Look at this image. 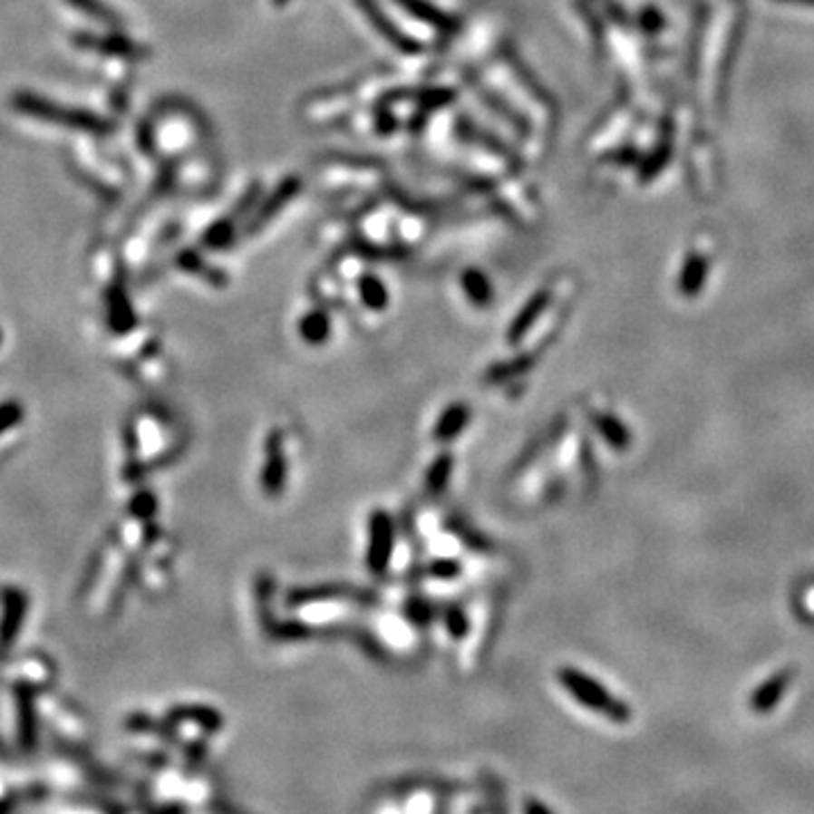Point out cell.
Segmentation results:
<instances>
[{"label": "cell", "mask_w": 814, "mask_h": 814, "mask_svg": "<svg viewBox=\"0 0 814 814\" xmlns=\"http://www.w3.org/2000/svg\"><path fill=\"white\" fill-rule=\"evenodd\" d=\"M702 281H703V267L699 263H690L688 267H685L683 278H681V292L688 296H694L699 292V287H702Z\"/></svg>", "instance_id": "21"}, {"label": "cell", "mask_w": 814, "mask_h": 814, "mask_svg": "<svg viewBox=\"0 0 814 814\" xmlns=\"http://www.w3.org/2000/svg\"><path fill=\"white\" fill-rule=\"evenodd\" d=\"M360 296L372 310H383L387 304V290L381 278L376 276H364L360 281Z\"/></svg>", "instance_id": "18"}, {"label": "cell", "mask_w": 814, "mask_h": 814, "mask_svg": "<svg viewBox=\"0 0 814 814\" xmlns=\"http://www.w3.org/2000/svg\"><path fill=\"white\" fill-rule=\"evenodd\" d=\"M466 421H469V412H466V407H461V405L448 407L437 425V437L439 439H455L457 434L461 432V428L466 425Z\"/></svg>", "instance_id": "16"}, {"label": "cell", "mask_w": 814, "mask_h": 814, "mask_svg": "<svg viewBox=\"0 0 814 814\" xmlns=\"http://www.w3.org/2000/svg\"><path fill=\"white\" fill-rule=\"evenodd\" d=\"M290 3V0H274V5H276V7H283V5H287Z\"/></svg>", "instance_id": "25"}, {"label": "cell", "mask_w": 814, "mask_h": 814, "mask_svg": "<svg viewBox=\"0 0 814 814\" xmlns=\"http://www.w3.org/2000/svg\"><path fill=\"white\" fill-rule=\"evenodd\" d=\"M461 287L473 304L484 305L487 301H491V283L480 269H466L461 276Z\"/></svg>", "instance_id": "15"}, {"label": "cell", "mask_w": 814, "mask_h": 814, "mask_svg": "<svg viewBox=\"0 0 814 814\" xmlns=\"http://www.w3.org/2000/svg\"><path fill=\"white\" fill-rule=\"evenodd\" d=\"M457 134H460L464 141H473V143L482 145L484 150H491V152L498 154V157L507 159V163H511V166H518L520 163L518 157H516L500 139H496V136L489 134V131L480 130L475 122H469L466 118H460V121H457Z\"/></svg>", "instance_id": "9"}, {"label": "cell", "mask_w": 814, "mask_h": 814, "mask_svg": "<svg viewBox=\"0 0 814 814\" xmlns=\"http://www.w3.org/2000/svg\"><path fill=\"white\" fill-rule=\"evenodd\" d=\"M21 419H23V407L18 403L9 401V403L0 405V434H3L5 430L14 428L16 423H21Z\"/></svg>", "instance_id": "22"}, {"label": "cell", "mask_w": 814, "mask_h": 814, "mask_svg": "<svg viewBox=\"0 0 814 814\" xmlns=\"http://www.w3.org/2000/svg\"><path fill=\"white\" fill-rule=\"evenodd\" d=\"M593 421H596V425L600 428L602 437L606 439V443H609V446L617 448V451H622V448L629 446L631 434L620 419H615V416H611V414H596V419Z\"/></svg>", "instance_id": "14"}, {"label": "cell", "mask_w": 814, "mask_h": 814, "mask_svg": "<svg viewBox=\"0 0 814 814\" xmlns=\"http://www.w3.org/2000/svg\"><path fill=\"white\" fill-rule=\"evenodd\" d=\"M372 546H369V566L372 570L381 573L385 570L387 561L392 555V541H394V528H392L390 516L378 511L372 518V537H369Z\"/></svg>", "instance_id": "6"}, {"label": "cell", "mask_w": 814, "mask_h": 814, "mask_svg": "<svg viewBox=\"0 0 814 814\" xmlns=\"http://www.w3.org/2000/svg\"><path fill=\"white\" fill-rule=\"evenodd\" d=\"M525 814H555V812H552L546 803L537 801V799H529V801L525 803Z\"/></svg>", "instance_id": "24"}, {"label": "cell", "mask_w": 814, "mask_h": 814, "mask_svg": "<svg viewBox=\"0 0 814 814\" xmlns=\"http://www.w3.org/2000/svg\"><path fill=\"white\" fill-rule=\"evenodd\" d=\"M355 5H358L360 12L369 18V23L381 32V36H385L394 48L403 50L405 54H419L421 50H423V45H421L419 41L410 39L396 23L390 21V16L378 7L376 0H355Z\"/></svg>", "instance_id": "4"}, {"label": "cell", "mask_w": 814, "mask_h": 814, "mask_svg": "<svg viewBox=\"0 0 814 814\" xmlns=\"http://www.w3.org/2000/svg\"><path fill=\"white\" fill-rule=\"evenodd\" d=\"M139 143H141V150H143L145 154H152L154 152V139H152V127L150 125H141V130H139Z\"/></svg>", "instance_id": "23"}, {"label": "cell", "mask_w": 814, "mask_h": 814, "mask_svg": "<svg viewBox=\"0 0 814 814\" xmlns=\"http://www.w3.org/2000/svg\"><path fill=\"white\" fill-rule=\"evenodd\" d=\"M557 679H559L561 688L570 694L577 703H582L584 708L593 712H600L602 717L611 720L613 724H626L631 720V708L629 703L622 702L620 697L611 694L605 688V683H600L597 679H593L586 672L577 670V667H559L557 672Z\"/></svg>", "instance_id": "2"}, {"label": "cell", "mask_w": 814, "mask_h": 814, "mask_svg": "<svg viewBox=\"0 0 814 814\" xmlns=\"http://www.w3.org/2000/svg\"><path fill=\"white\" fill-rule=\"evenodd\" d=\"M109 317H111V324L116 331H127L131 328V322H134V315H131V305L130 299L122 295L121 290L111 292V301H109Z\"/></svg>", "instance_id": "17"}, {"label": "cell", "mask_w": 814, "mask_h": 814, "mask_svg": "<svg viewBox=\"0 0 814 814\" xmlns=\"http://www.w3.org/2000/svg\"><path fill=\"white\" fill-rule=\"evenodd\" d=\"M231 240H233V218L224 219V222H215L204 236V245L213 247V249L227 247Z\"/></svg>", "instance_id": "20"}, {"label": "cell", "mask_w": 814, "mask_h": 814, "mask_svg": "<svg viewBox=\"0 0 814 814\" xmlns=\"http://www.w3.org/2000/svg\"><path fill=\"white\" fill-rule=\"evenodd\" d=\"M396 3H399L401 7L410 14V16H414L416 21L434 27V30H439L441 34H455V32L460 30V21H457V16L443 12L441 7L432 5L430 0H396Z\"/></svg>", "instance_id": "7"}, {"label": "cell", "mask_w": 814, "mask_h": 814, "mask_svg": "<svg viewBox=\"0 0 814 814\" xmlns=\"http://www.w3.org/2000/svg\"><path fill=\"white\" fill-rule=\"evenodd\" d=\"M473 84H475V89H478L480 100H482V102L487 104V107L491 109V111L496 113V116H500L502 121L509 122V125L514 127V130L518 131L520 136L528 134V131H529L528 130V121H525V118L520 116L518 111H514L509 102H505V100H502L500 95H496V93H491V91H489V89H484V86L480 84L478 80H473Z\"/></svg>", "instance_id": "11"}, {"label": "cell", "mask_w": 814, "mask_h": 814, "mask_svg": "<svg viewBox=\"0 0 814 814\" xmlns=\"http://www.w3.org/2000/svg\"><path fill=\"white\" fill-rule=\"evenodd\" d=\"M3 625H0V640L5 644L12 643V638L16 635V631L21 629V622L23 615H25L27 609V597L23 591H16V588H7L3 597Z\"/></svg>", "instance_id": "8"}, {"label": "cell", "mask_w": 814, "mask_h": 814, "mask_svg": "<svg viewBox=\"0 0 814 814\" xmlns=\"http://www.w3.org/2000/svg\"><path fill=\"white\" fill-rule=\"evenodd\" d=\"M66 3L71 5V7H75L77 12L91 16L93 21L111 27V30H122V27H125V21L121 18V14L113 12V9L109 7V5H104L102 0H66Z\"/></svg>", "instance_id": "12"}, {"label": "cell", "mask_w": 814, "mask_h": 814, "mask_svg": "<svg viewBox=\"0 0 814 814\" xmlns=\"http://www.w3.org/2000/svg\"><path fill=\"white\" fill-rule=\"evenodd\" d=\"M299 189H301L299 177H287V179H283L281 184L276 186V190H274L272 198L265 199L263 206H260V210L256 213V218L251 219V228H260L265 222H267V219H272V215H276L283 206L290 202V199L299 193Z\"/></svg>", "instance_id": "10"}, {"label": "cell", "mask_w": 814, "mask_h": 814, "mask_svg": "<svg viewBox=\"0 0 814 814\" xmlns=\"http://www.w3.org/2000/svg\"><path fill=\"white\" fill-rule=\"evenodd\" d=\"M301 335L308 342H322L328 335V317L324 313L305 315L301 322Z\"/></svg>", "instance_id": "19"}, {"label": "cell", "mask_w": 814, "mask_h": 814, "mask_svg": "<svg viewBox=\"0 0 814 814\" xmlns=\"http://www.w3.org/2000/svg\"><path fill=\"white\" fill-rule=\"evenodd\" d=\"M548 304H550V292H548V290L537 292V295H534L532 299L528 301V305H525V308L520 310L518 317L514 319V328H511V340H518V335H523L525 331H529V328H532V324L537 322L538 315H541L543 310L548 308Z\"/></svg>", "instance_id": "13"}, {"label": "cell", "mask_w": 814, "mask_h": 814, "mask_svg": "<svg viewBox=\"0 0 814 814\" xmlns=\"http://www.w3.org/2000/svg\"><path fill=\"white\" fill-rule=\"evenodd\" d=\"M12 109L21 116L34 118L41 122H57L66 130L84 131L91 136H109L116 131V125L107 121L104 116L93 111H86L80 107H63V104L53 102L44 95L30 93V91H16L12 95Z\"/></svg>", "instance_id": "1"}, {"label": "cell", "mask_w": 814, "mask_h": 814, "mask_svg": "<svg viewBox=\"0 0 814 814\" xmlns=\"http://www.w3.org/2000/svg\"><path fill=\"white\" fill-rule=\"evenodd\" d=\"M0 340H3V331H0Z\"/></svg>", "instance_id": "26"}, {"label": "cell", "mask_w": 814, "mask_h": 814, "mask_svg": "<svg viewBox=\"0 0 814 814\" xmlns=\"http://www.w3.org/2000/svg\"><path fill=\"white\" fill-rule=\"evenodd\" d=\"M71 41L77 48L95 50V53L104 54V57H121L127 59V62H143L148 57V50L136 44V41H131L130 36L121 34V30L107 36L91 34V32H77V34H73Z\"/></svg>", "instance_id": "3"}, {"label": "cell", "mask_w": 814, "mask_h": 814, "mask_svg": "<svg viewBox=\"0 0 814 814\" xmlns=\"http://www.w3.org/2000/svg\"><path fill=\"white\" fill-rule=\"evenodd\" d=\"M792 676H794L792 670H780L776 672V674H771L767 681H762V683L751 693V699H749L751 711L756 712V715H770L771 711H776L780 699H783L785 693H788Z\"/></svg>", "instance_id": "5"}]
</instances>
